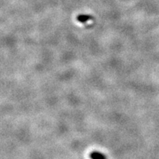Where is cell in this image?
<instances>
[{"label":"cell","instance_id":"1","mask_svg":"<svg viewBox=\"0 0 159 159\" xmlns=\"http://www.w3.org/2000/svg\"><path fill=\"white\" fill-rule=\"evenodd\" d=\"M77 21H80L81 23H84L85 21H89V20L92 19V16L89 15H79L77 17Z\"/></svg>","mask_w":159,"mask_h":159}]
</instances>
